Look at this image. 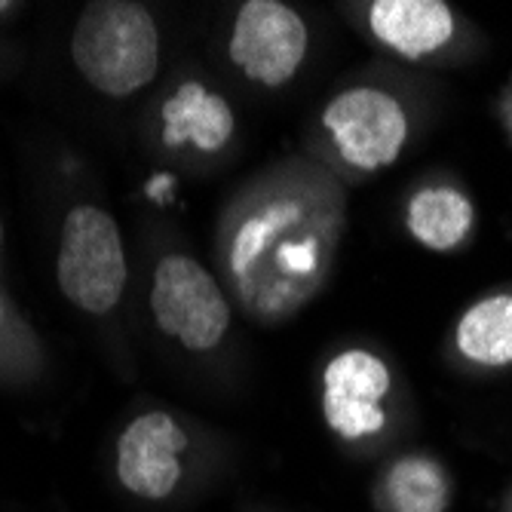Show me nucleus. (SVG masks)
<instances>
[{
    "label": "nucleus",
    "instance_id": "20e7f679",
    "mask_svg": "<svg viewBox=\"0 0 512 512\" xmlns=\"http://www.w3.org/2000/svg\"><path fill=\"white\" fill-rule=\"evenodd\" d=\"M151 310L160 329L188 350L218 347L230 325V307L215 276L188 255H166L157 264Z\"/></svg>",
    "mask_w": 512,
    "mask_h": 512
},
{
    "label": "nucleus",
    "instance_id": "ddd939ff",
    "mask_svg": "<svg viewBox=\"0 0 512 512\" xmlns=\"http://www.w3.org/2000/svg\"><path fill=\"white\" fill-rule=\"evenodd\" d=\"M393 512H445L448 482L436 460L424 454H408L396 460L384 479Z\"/></svg>",
    "mask_w": 512,
    "mask_h": 512
},
{
    "label": "nucleus",
    "instance_id": "2eb2a0df",
    "mask_svg": "<svg viewBox=\"0 0 512 512\" xmlns=\"http://www.w3.org/2000/svg\"><path fill=\"white\" fill-rule=\"evenodd\" d=\"M7 7H10V4H4V0H0V13H4Z\"/></svg>",
    "mask_w": 512,
    "mask_h": 512
},
{
    "label": "nucleus",
    "instance_id": "39448f33",
    "mask_svg": "<svg viewBox=\"0 0 512 512\" xmlns=\"http://www.w3.org/2000/svg\"><path fill=\"white\" fill-rule=\"evenodd\" d=\"M322 123L332 132L341 157L365 172L390 166L408 138L405 108L375 86L344 89L325 108Z\"/></svg>",
    "mask_w": 512,
    "mask_h": 512
},
{
    "label": "nucleus",
    "instance_id": "f03ea898",
    "mask_svg": "<svg viewBox=\"0 0 512 512\" xmlns=\"http://www.w3.org/2000/svg\"><path fill=\"white\" fill-rule=\"evenodd\" d=\"M71 59L92 89L126 99L148 86L160 68V31L142 4H89L71 34Z\"/></svg>",
    "mask_w": 512,
    "mask_h": 512
},
{
    "label": "nucleus",
    "instance_id": "f257e3e1",
    "mask_svg": "<svg viewBox=\"0 0 512 512\" xmlns=\"http://www.w3.org/2000/svg\"><path fill=\"white\" fill-rule=\"evenodd\" d=\"M329 246L322 243L316 212L301 200H264L246 212L234 243L230 270L249 307L267 313L295 310L319 289L322 261Z\"/></svg>",
    "mask_w": 512,
    "mask_h": 512
},
{
    "label": "nucleus",
    "instance_id": "9b49d317",
    "mask_svg": "<svg viewBox=\"0 0 512 512\" xmlns=\"http://www.w3.org/2000/svg\"><path fill=\"white\" fill-rule=\"evenodd\" d=\"M405 221L417 243H424L433 252H451L470 234L473 203L454 188L433 184V188H421L411 197Z\"/></svg>",
    "mask_w": 512,
    "mask_h": 512
},
{
    "label": "nucleus",
    "instance_id": "9d476101",
    "mask_svg": "<svg viewBox=\"0 0 512 512\" xmlns=\"http://www.w3.org/2000/svg\"><path fill=\"white\" fill-rule=\"evenodd\" d=\"M234 135V111L203 83L188 80L163 105V142L169 148L194 145L206 154L221 151Z\"/></svg>",
    "mask_w": 512,
    "mask_h": 512
},
{
    "label": "nucleus",
    "instance_id": "0eeeda50",
    "mask_svg": "<svg viewBox=\"0 0 512 512\" xmlns=\"http://www.w3.org/2000/svg\"><path fill=\"white\" fill-rule=\"evenodd\" d=\"M390 387L393 378L381 356L368 350L338 353L322 375V414L332 433L347 442L381 433L387 424L381 402Z\"/></svg>",
    "mask_w": 512,
    "mask_h": 512
},
{
    "label": "nucleus",
    "instance_id": "f8f14e48",
    "mask_svg": "<svg viewBox=\"0 0 512 512\" xmlns=\"http://www.w3.org/2000/svg\"><path fill=\"white\" fill-rule=\"evenodd\" d=\"M457 350L476 365L512 362V295H491L473 304L457 322Z\"/></svg>",
    "mask_w": 512,
    "mask_h": 512
},
{
    "label": "nucleus",
    "instance_id": "1a4fd4ad",
    "mask_svg": "<svg viewBox=\"0 0 512 512\" xmlns=\"http://www.w3.org/2000/svg\"><path fill=\"white\" fill-rule=\"evenodd\" d=\"M368 25L384 46L405 59L439 53L454 34V16L442 0H375Z\"/></svg>",
    "mask_w": 512,
    "mask_h": 512
},
{
    "label": "nucleus",
    "instance_id": "7ed1b4c3",
    "mask_svg": "<svg viewBox=\"0 0 512 512\" xmlns=\"http://www.w3.org/2000/svg\"><path fill=\"white\" fill-rule=\"evenodd\" d=\"M62 295L86 313H108L126 286V255L117 221L96 206L68 212L59 243Z\"/></svg>",
    "mask_w": 512,
    "mask_h": 512
},
{
    "label": "nucleus",
    "instance_id": "4468645a",
    "mask_svg": "<svg viewBox=\"0 0 512 512\" xmlns=\"http://www.w3.org/2000/svg\"><path fill=\"white\" fill-rule=\"evenodd\" d=\"M172 175H157L154 178V184H151V188H148V197H154V200H163V191H169L172 188Z\"/></svg>",
    "mask_w": 512,
    "mask_h": 512
},
{
    "label": "nucleus",
    "instance_id": "6e6552de",
    "mask_svg": "<svg viewBox=\"0 0 512 512\" xmlns=\"http://www.w3.org/2000/svg\"><path fill=\"white\" fill-rule=\"evenodd\" d=\"M188 448V436L166 411L135 417L117 442V476L126 491L163 500L181 479L178 454Z\"/></svg>",
    "mask_w": 512,
    "mask_h": 512
},
{
    "label": "nucleus",
    "instance_id": "423d86ee",
    "mask_svg": "<svg viewBox=\"0 0 512 512\" xmlns=\"http://www.w3.org/2000/svg\"><path fill=\"white\" fill-rule=\"evenodd\" d=\"M307 25L279 0H246L234 22L230 59L264 86L289 83L307 56Z\"/></svg>",
    "mask_w": 512,
    "mask_h": 512
}]
</instances>
